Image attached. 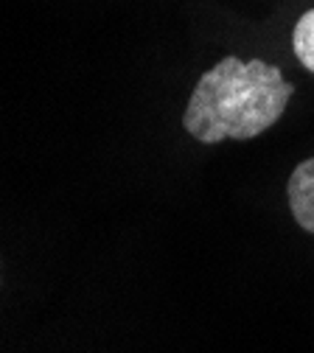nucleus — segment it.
I'll return each mask as SVG.
<instances>
[{"label": "nucleus", "instance_id": "obj_3", "mask_svg": "<svg viewBox=\"0 0 314 353\" xmlns=\"http://www.w3.org/2000/svg\"><path fill=\"white\" fill-rule=\"evenodd\" d=\"M292 51H295L297 62H300L306 70L314 73V9H308V12L297 20V26H295V31H292Z\"/></svg>", "mask_w": 314, "mask_h": 353}, {"label": "nucleus", "instance_id": "obj_1", "mask_svg": "<svg viewBox=\"0 0 314 353\" xmlns=\"http://www.w3.org/2000/svg\"><path fill=\"white\" fill-rule=\"evenodd\" d=\"M295 87L281 68L264 59L224 57L205 76H199L188 99L183 126L199 143L250 141L266 132L284 110Z\"/></svg>", "mask_w": 314, "mask_h": 353}, {"label": "nucleus", "instance_id": "obj_2", "mask_svg": "<svg viewBox=\"0 0 314 353\" xmlns=\"http://www.w3.org/2000/svg\"><path fill=\"white\" fill-rule=\"evenodd\" d=\"M286 196L295 222L314 236V157L303 160L286 183Z\"/></svg>", "mask_w": 314, "mask_h": 353}]
</instances>
